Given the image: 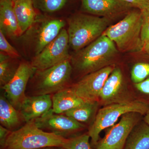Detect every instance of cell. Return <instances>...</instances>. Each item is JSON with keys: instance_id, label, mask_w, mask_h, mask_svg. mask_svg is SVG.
<instances>
[{"instance_id": "obj_1", "label": "cell", "mask_w": 149, "mask_h": 149, "mask_svg": "<svg viewBox=\"0 0 149 149\" xmlns=\"http://www.w3.org/2000/svg\"><path fill=\"white\" fill-rule=\"evenodd\" d=\"M118 50L108 37L102 35L70 57L73 70L83 76L111 65Z\"/></svg>"}, {"instance_id": "obj_2", "label": "cell", "mask_w": 149, "mask_h": 149, "mask_svg": "<svg viewBox=\"0 0 149 149\" xmlns=\"http://www.w3.org/2000/svg\"><path fill=\"white\" fill-rule=\"evenodd\" d=\"M65 25L61 19L38 15L34 23L19 37L24 53L32 59L38 55Z\"/></svg>"}, {"instance_id": "obj_3", "label": "cell", "mask_w": 149, "mask_h": 149, "mask_svg": "<svg viewBox=\"0 0 149 149\" xmlns=\"http://www.w3.org/2000/svg\"><path fill=\"white\" fill-rule=\"evenodd\" d=\"M110 19L84 13L75 14L68 20L70 47L80 50L102 35L108 27Z\"/></svg>"}, {"instance_id": "obj_4", "label": "cell", "mask_w": 149, "mask_h": 149, "mask_svg": "<svg viewBox=\"0 0 149 149\" xmlns=\"http://www.w3.org/2000/svg\"><path fill=\"white\" fill-rule=\"evenodd\" d=\"M72 72L70 59L46 69L36 70L29 80L27 96L52 95L68 88Z\"/></svg>"}, {"instance_id": "obj_5", "label": "cell", "mask_w": 149, "mask_h": 149, "mask_svg": "<svg viewBox=\"0 0 149 149\" xmlns=\"http://www.w3.org/2000/svg\"><path fill=\"white\" fill-rule=\"evenodd\" d=\"M68 139L46 132L38 128L34 120L26 123L11 131L2 149H39L64 147Z\"/></svg>"}, {"instance_id": "obj_6", "label": "cell", "mask_w": 149, "mask_h": 149, "mask_svg": "<svg viewBox=\"0 0 149 149\" xmlns=\"http://www.w3.org/2000/svg\"><path fill=\"white\" fill-rule=\"evenodd\" d=\"M142 20L141 11L127 14L122 20L107 27L102 35L115 44L118 51L133 52L142 50Z\"/></svg>"}, {"instance_id": "obj_7", "label": "cell", "mask_w": 149, "mask_h": 149, "mask_svg": "<svg viewBox=\"0 0 149 149\" xmlns=\"http://www.w3.org/2000/svg\"><path fill=\"white\" fill-rule=\"evenodd\" d=\"M149 109L148 103L137 100H130L106 105L98 111L89 128L88 134L92 144L96 146L101 132L116 124L123 115L136 112L145 115Z\"/></svg>"}, {"instance_id": "obj_8", "label": "cell", "mask_w": 149, "mask_h": 149, "mask_svg": "<svg viewBox=\"0 0 149 149\" xmlns=\"http://www.w3.org/2000/svg\"><path fill=\"white\" fill-rule=\"evenodd\" d=\"M69 38L67 29L63 28L57 37L38 55L31 60L36 70L46 69L70 59Z\"/></svg>"}, {"instance_id": "obj_9", "label": "cell", "mask_w": 149, "mask_h": 149, "mask_svg": "<svg viewBox=\"0 0 149 149\" xmlns=\"http://www.w3.org/2000/svg\"><path fill=\"white\" fill-rule=\"evenodd\" d=\"M141 114L130 112L123 115L117 123L108 128L96 146V149H123L133 128L139 123Z\"/></svg>"}, {"instance_id": "obj_10", "label": "cell", "mask_w": 149, "mask_h": 149, "mask_svg": "<svg viewBox=\"0 0 149 149\" xmlns=\"http://www.w3.org/2000/svg\"><path fill=\"white\" fill-rule=\"evenodd\" d=\"M114 68L110 65L86 74L70 88L85 101L98 102L104 84Z\"/></svg>"}, {"instance_id": "obj_11", "label": "cell", "mask_w": 149, "mask_h": 149, "mask_svg": "<svg viewBox=\"0 0 149 149\" xmlns=\"http://www.w3.org/2000/svg\"><path fill=\"white\" fill-rule=\"evenodd\" d=\"M36 70L31 63L21 62L13 78L1 88L8 101L18 110L27 97L25 91L29 80Z\"/></svg>"}, {"instance_id": "obj_12", "label": "cell", "mask_w": 149, "mask_h": 149, "mask_svg": "<svg viewBox=\"0 0 149 149\" xmlns=\"http://www.w3.org/2000/svg\"><path fill=\"white\" fill-rule=\"evenodd\" d=\"M38 128L65 139L83 130L85 125L65 114L55 113L52 109L42 117L34 120Z\"/></svg>"}, {"instance_id": "obj_13", "label": "cell", "mask_w": 149, "mask_h": 149, "mask_svg": "<svg viewBox=\"0 0 149 149\" xmlns=\"http://www.w3.org/2000/svg\"><path fill=\"white\" fill-rule=\"evenodd\" d=\"M81 3L84 12L111 19L133 7L124 0H81Z\"/></svg>"}, {"instance_id": "obj_14", "label": "cell", "mask_w": 149, "mask_h": 149, "mask_svg": "<svg viewBox=\"0 0 149 149\" xmlns=\"http://www.w3.org/2000/svg\"><path fill=\"white\" fill-rule=\"evenodd\" d=\"M99 100L106 105L130 100H128V93L123 74L119 68H114L106 80Z\"/></svg>"}, {"instance_id": "obj_15", "label": "cell", "mask_w": 149, "mask_h": 149, "mask_svg": "<svg viewBox=\"0 0 149 149\" xmlns=\"http://www.w3.org/2000/svg\"><path fill=\"white\" fill-rule=\"evenodd\" d=\"M52 107L51 95L27 96L19 111L27 123L42 117L49 111Z\"/></svg>"}, {"instance_id": "obj_16", "label": "cell", "mask_w": 149, "mask_h": 149, "mask_svg": "<svg viewBox=\"0 0 149 149\" xmlns=\"http://www.w3.org/2000/svg\"><path fill=\"white\" fill-rule=\"evenodd\" d=\"M0 30L11 38L22 35L11 0H0Z\"/></svg>"}, {"instance_id": "obj_17", "label": "cell", "mask_w": 149, "mask_h": 149, "mask_svg": "<svg viewBox=\"0 0 149 149\" xmlns=\"http://www.w3.org/2000/svg\"><path fill=\"white\" fill-rule=\"evenodd\" d=\"M0 123L11 131L19 129L26 123L19 111L10 104L4 94L0 97Z\"/></svg>"}, {"instance_id": "obj_18", "label": "cell", "mask_w": 149, "mask_h": 149, "mask_svg": "<svg viewBox=\"0 0 149 149\" xmlns=\"http://www.w3.org/2000/svg\"><path fill=\"white\" fill-rule=\"evenodd\" d=\"M52 110L58 114L64 113L85 102L76 95L70 87L52 95Z\"/></svg>"}, {"instance_id": "obj_19", "label": "cell", "mask_w": 149, "mask_h": 149, "mask_svg": "<svg viewBox=\"0 0 149 149\" xmlns=\"http://www.w3.org/2000/svg\"><path fill=\"white\" fill-rule=\"evenodd\" d=\"M13 8L22 34L36 20L38 14L32 0H15Z\"/></svg>"}, {"instance_id": "obj_20", "label": "cell", "mask_w": 149, "mask_h": 149, "mask_svg": "<svg viewBox=\"0 0 149 149\" xmlns=\"http://www.w3.org/2000/svg\"><path fill=\"white\" fill-rule=\"evenodd\" d=\"M123 149H149V125L138 123L130 132Z\"/></svg>"}, {"instance_id": "obj_21", "label": "cell", "mask_w": 149, "mask_h": 149, "mask_svg": "<svg viewBox=\"0 0 149 149\" xmlns=\"http://www.w3.org/2000/svg\"><path fill=\"white\" fill-rule=\"evenodd\" d=\"M98 105V101H85L80 105L62 114L72 118L81 123H88L95 114Z\"/></svg>"}, {"instance_id": "obj_22", "label": "cell", "mask_w": 149, "mask_h": 149, "mask_svg": "<svg viewBox=\"0 0 149 149\" xmlns=\"http://www.w3.org/2000/svg\"><path fill=\"white\" fill-rule=\"evenodd\" d=\"M17 58L11 57L8 55L0 52V86L1 88L8 83L13 78L20 63Z\"/></svg>"}, {"instance_id": "obj_23", "label": "cell", "mask_w": 149, "mask_h": 149, "mask_svg": "<svg viewBox=\"0 0 149 149\" xmlns=\"http://www.w3.org/2000/svg\"><path fill=\"white\" fill-rule=\"evenodd\" d=\"M35 9L44 13H52L61 10L68 0H32Z\"/></svg>"}, {"instance_id": "obj_24", "label": "cell", "mask_w": 149, "mask_h": 149, "mask_svg": "<svg viewBox=\"0 0 149 149\" xmlns=\"http://www.w3.org/2000/svg\"><path fill=\"white\" fill-rule=\"evenodd\" d=\"M90 138L88 133L74 136L68 139L64 148L67 149H94L89 142Z\"/></svg>"}, {"instance_id": "obj_25", "label": "cell", "mask_w": 149, "mask_h": 149, "mask_svg": "<svg viewBox=\"0 0 149 149\" xmlns=\"http://www.w3.org/2000/svg\"><path fill=\"white\" fill-rule=\"evenodd\" d=\"M149 76V63H138L134 65L131 71V79L136 84L143 81Z\"/></svg>"}, {"instance_id": "obj_26", "label": "cell", "mask_w": 149, "mask_h": 149, "mask_svg": "<svg viewBox=\"0 0 149 149\" xmlns=\"http://www.w3.org/2000/svg\"><path fill=\"white\" fill-rule=\"evenodd\" d=\"M0 51L8 55L11 57L18 59L20 57L19 53L16 49L10 44L6 38V36L0 30Z\"/></svg>"}, {"instance_id": "obj_27", "label": "cell", "mask_w": 149, "mask_h": 149, "mask_svg": "<svg viewBox=\"0 0 149 149\" xmlns=\"http://www.w3.org/2000/svg\"><path fill=\"white\" fill-rule=\"evenodd\" d=\"M140 11L142 20L141 40L143 46L149 40V8Z\"/></svg>"}, {"instance_id": "obj_28", "label": "cell", "mask_w": 149, "mask_h": 149, "mask_svg": "<svg viewBox=\"0 0 149 149\" xmlns=\"http://www.w3.org/2000/svg\"><path fill=\"white\" fill-rule=\"evenodd\" d=\"M133 7L139 8L140 10L149 8V0H124Z\"/></svg>"}, {"instance_id": "obj_29", "label": "cell", "mask_w": 149, "mask_h": 149, "mask_svg": "<svg viewBox=\"0 0 149 149\" xmlns=\"http://www.w3.org/2000/svg\"><path fill=\"white\" fill-rule=\"evenodd\" d=\"M135 86L141 93L149 95V77L142 82L135 84Z\"/></svg>"}, {"instance_id": "obj_30", "label": "cell", "mask_w": 149, "mask_h": 149, "mask_svg": "<svg viewBox=\"0 0 149 149\" xmlns=\"http://www.w3.org/2000/svg\"><path fill=\"white\" fill-rule=\"evenodd\" d=\"M11 131L2 125L0 126V145L2 149L5 144L6 141Z\"/></svg>"}, {"instance_id": "obj_31", "label": "cell", "mask_w": 149, "mask_h": 149, "mask_svg": "<svg viewBox=\"0 0 149 149\" xmlns=\"http://www.w3.org/2000/svg\"><path fill=\"white\" fill-rule=\"evenodd\" d=\"M142 51L149 55V40L144 44Z\"/></svg>"}, {"instance_id": "obj_32", "label": "cell", "mask_w": 149, "mask_h": 149, "mask_svg": "<svg viewBox=\"0 0 149 149\" xmlns=\"http://www.w3.org/2000/svg\"><path fill=\"white\" fill-rule=\"evenodd\" d=\"M144 118V121L149 125V109L145 115Z\"/></svg>"}, {"instance_id": "obj_33", "label": "cell", "mask_w": 149, "mask_h": 149, "mask_svg": "<svg viewBox=\"0 0 149 149\" xmlns=\"http://www.w3.org/2000/svg\"><path fill=\"white\" fill-rule=\"evenodd\" d=\"M56 149H67L64 148V147H57Z\"/></svg>"}, {"instance_id": "obj_34", "label": "cell", "mask_w": 149, "mask_h": 149, "mask_svg": "<svg viewBox=\"0 0 149 149\" xmlns=\"http://www.w3.org/2000/svg\"><path fill=\"white\" fill-rule=\"evenodd\" d=\"M45 149H54L53 147H50V148H46Z\"/></svg>"}, {"instance_id": "obj_35", "label": "cell", "mask_w": 149, "mask_h": 149, "mask_svg": "<svg viewBox=\"0 0 149 149\" xmlns=\"http://www.w3.org/2000/svg\"><path fill=\"white\" fill-rule=\"evenodd\" d=\"M11 1H12L13 2L14 1H15V0H11Z\"/></svg>"}, {"instance_id": "obj_36", "label": "cell", "mask_w": 149, "mask_h": 149, "mask_svg": "<svg viewBox=\"0 0 149 149\" xmlns=\"http://www.w3.org/2000/svg\"><path fill=\"white\" fill-rule=\"evenodd\" d=\"M45 148L39 149H45Z\"/></svg>"}]
</instances>
